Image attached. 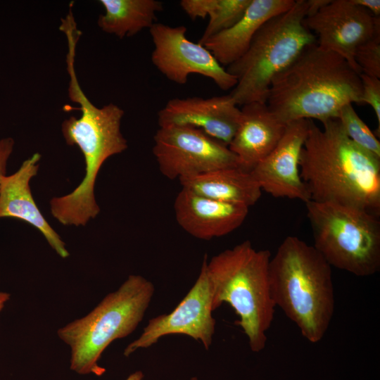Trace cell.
Wrapping results in <instances>:
<instances>
[{"label":"cell","mask_w":380,"mask_h":380,"mask_svg":"<svg viewBox=\"0 0 380 380\" xmlns=\"http://www.w3.org/2000/svg\"><path fill=\"white\" fill-rule=\"evenodd\" d=\"M309 120L300 174L310 201L336 203L380 216V158L354 144L338 119Z\"/></svg>","instance_id":"1"},{"label":"cell","mask_w":380,"mask_h":380,"mask_svg":"<svg viewBox=\"0 0 380 380\" xmlns=\"http://www.w3.org/2000/svg\"><path fill=\"white\" fill-rule=\"evenodd\" d=\"M360 75L344 58L316 43L274 77L266 103L286 124L303 119L324 123L337 119L348 103L362 104Z\"/></svg>","instance_id":"2"},{"label":"cell","mask_w":380,"mask_h":380,"mask_svg":"<svg viewBox=\"0 0 380 380\" xmlns=\"http://www.w3.org/2000/svg\"><path fill=\"white\" fill-rule=\"evenodd\" d=\"M76 52L69 50L66 56L67 71L70 77L68 96L80 105V118L65 120L62 134L68 145H77L84 156L85 175L81 183L70 194L58 196L56 207L68 221L86 224L100 212L94 195L99 172L110 157L125 151L127 141L121 129L124 110L114 103L102 108L93 104L82 91L77 80L75 59Z\"/></svg>","instance_id":"3"},{"label":"cell","mask_w":380,"mask_h":380,"mask_svg":"<svg viewBox=\"0 0 380 380\" xmlns=\"http://www.w3.org/2000/svg\"><path fill=\"white\" fill-rule=\"evenodd\" d=\"M269 277L275 305L308 341H320L334 312L331 265L313 246L289 236L271 257Z\"/></svg>","instance_id":"4"},{"label":"cell","mask_w":380,"mask_h":380,"mask_svg":"<svg viewBox=\"0 0 380 380\" xmlns=\"http://www.w3.org/2000/svg\"><path fill=\"white\" fill-rule=\"evenodd\" d=\"M270 259L268 250H256L247 240L214 255L205 264L213 310L224 303L230 305L239 318L236 324L255 353L265 348L276 307L270 284Z\"/></svg>","instance_id":"5"},{"label":"cell","mask_w":380,"mask_h":380,"mask_svg":"<svg viewBox=\"0 0 380 380\" xmlns=\"http://www.w3.org/2000/svg\"><path fill=\"white\" fill-rule=\"evenodd\" d=\"M154 291L151 281L130 274L90 312L61 327L57 334L70 349V369L81 375H103L106 369L99 365L102 353L113 341L134 331Z\"/></svg>","instance_id":"6"},{"label":"cell","mask_w":380,"mask_h":380,"mask_svg":"<svg viewBox=\"0 0 380 380\" xmlns=\"http://www.w3.org/2000/svg\"><path fill=\"white\" fill-rule=\"evenodd\" d=\"M306 16V0H295L288 11L265 22L246 53L227 66L236 79L229 95L237 106L266 103L274 77L316 44L315 35L304 25Z\"/></svg>","instance_id":"7"},{"label":"cell","mask_w":380,"mask_h":380,"mask_svg":"<svg viewBox=\"0 0 380 380\" xmlns=\"http://www.w3.org/2000/svg\"><path fill=\"white\" fill-rule=\"evenodd\" d=\"M315 248L337 269L357 277L380 270V220L363 209L336 203H305Z\"/></svg>","instance_id":"8"},{"label":"cell","mask_w":380,"mask_h":380,"mask_svg":"<svg viewBox=\"0 0 380 380\" xmlns=\"http://www.w3.org/2000/svg\"><path fill=\"white\" fill-rule=\"evenodd\" d=\"M153 141V153L160 172L170 179L179 180L218 169L241 167L237 157L227 145L196 128L159 127Z\"/></svg>","instance_id":"9"},{"label":"cell","mask_w":380,"mask_h":380,"mask_svg":"<svg viewBox=\"0 0 380 380\" xmlns=\"http://www.w3.org/2000/svg\"><path fill=\"white\" fill-rule=\"evenodd\" d=\"M184 25L172 27L156 23L149 29L154 49L151 61L169 80L179 84L187 82L191 74L211 79L222 90L233 89L236 79L221 65L200 43L186 37Z\"/></svg>","instance_id":"10"},{"label":"cell","mask_w":380,"mask_h":380,"mask_svg":"<svg viewBox=\"0 0 380 380\" xmlns=\"http://www.w3.org/2000/svg\"><path fill=\"white\" fill-rule=\"evenodd\" d=\"M205 254L198 277L187 294L168 314L158 315L148 320L141 334L128 344L123 355L129 357L138 349L147 348L167 335L182 334L202 343L208 350L215 331L213 317L212 298L205 264Z\"/></svg>","instance_id":"11"},{"label":"cell","mask_w":380,"mask_h":380,"mask_svg":"<svg viewBox=\"0 0 380 380\" xmlns=\"http://www.w3.org/2000/svg\"><path fill=\"white\" fill-rule=\"evenodd\" d=\"M303 23L315 35L319 48L338 53L360 74L354 59L356 49L380 32V18L350 0H331Z\"/></svg>","instance_id":"12"},{"label":"cell","mask_w":380,"mask_h":380,"mask_svg":"<svg viewBox=\"0 0 380 380\" xmlns=\"http://www.w3.org/2000/svg\"><path fill=\"white\" fill-rule=\"evenodd\" d=\"M309 120L287 123L273 151L251 171L262 191L275 198L308 203L311 200L300 174L301 150L307 138Z\"/></svg>","instance_id":"13"},{"label":"cell","mask_w":380,"mask_h":380,"mask_svg":"<svg viewBox=\"0 0 380 380\" xmlns=\"http://www.w3.org/2000/svg\"><path fill=\"white\" fill-rule=\"evenodd\" d=\"M241 109L229 94L210 98L172 99L158 113L159 127L188 126L198 129L226 145L239 125Z\"/></svg>","instance_id":"14"},{"label":"cell","mask_w":380,"mask_h":380,"mask_svg":"<svg viewBox=\"0 0 380 380\" xmlns=\"http://www.w3.org/2000/svg\"><path fill=\"white\" fill-rule=\"evenodd\" d=\"M174 210L178 224L185 232L208 241L239 227L249 208L206 198L182 188L175 198Z\"/></svg>","instance_id":"15"},{"label":"cell","mask_w":380,"mask_h":380,"mask_svg":"<svg viewBox=\"0 0 380 380\" xmlns=\"http://www.w3.org/2000/svg\"><path fill=\"white\" fill-rule=\"evenodd\" d=\"M40 159L41 155L35 153L24 160L16 172L2 178L0 183V218H15L32 225L44 235L58 255L66 258L70 253L65 243L42 214L30 187V180L37 175Z\"/></svg>","instance_id":"16"},{"label":"cell","mask_w":380,"mask_h":380,"mask_svg":"<svg viewBox=\"0 0 380 380\" xmlns=\"http://www.w3.org/2000/svg\"><path fill=\"white\" fill-rule=\"evenodd\" d=\"M238 128L228 145L237 157L240 167L251 171L276 147L286 125L267 103L253 102L242 106Z\"/></svg>","instance_id":"17"},{"label":"cell","mask_w":380,"mask_h":380,"mask_svg":"<svg viewBox=\"0 0 380 380\" xmlns=\"http://www.w3.org/2000/svg\"><path fill=\"white\" fill-rule=\"evenodd\" d=\"M295 0H251L243 15L234 25L206 39L203 45L222 66L240 58L260 27L288 11Z\"/></svg>","instance_id":"18"},{"label":"cell","mask_w":380,"mask_h":380,"mask_svg":"<svg viewBox=\"0 0 380 380\" xmlns=\"http://www.w3.org/2000/svg\"><path fill=\"white\" fill-rule=\"evenodd\" d=\"M179 181L182 188L200 196L248 208L258 201L262 194L251 172L241 167L218 169Z\"/></svg>","instance_id":"19"},{"label":"cell","mask_w":380,"mask_h":380,"mask_svg":"<svg viewBox=\"0 0 380 380\" xmlns=\"http://www.w3.org/2000/svg\"><path fill=\"white\" fill-rule=\"evenodd\" d=\"M105 13L99 16L98 26L105 32L123 39L132 37L156 23V13L163 10L157 0H100Z\"/></svg>","instance_id":"20"},{"label":"cell","mask_w":380,"mask_h":380,"mask_svg":"<svg viewBox=\"0 0 380 380\" xmlns=\"http://www.w3.org/2000/svg\"><path fill=\"white\" fill-rule=\"evenodd\" d=\"M251 0H182L179 5L191 19L209 21L198 43L234 25L243 15Z\"/></svg>","instance_id":"21"},{"label":"cell","mask_w":380,"mask_h":380,"mask_svg":"<svg viewBox=\"0 0 380 380\" xmlns=\"http://www.w3.org/2000/svg\"><path fill=\"white\" fill-rule=\"evenodd\" d=\"M337 119L348 137L357 146L380 158V142L365 122L348 103L340 110Z\"/></svg>","instance_id":"22"},{"label":"cell","mask_w":380,"mask_h":380,"mask_svg":"<svg viewBox=\"0 0 380 380\" xmlns=\"http://www.w3.org/2000/svg\"><path fill=\"white\" fill-rule=\"evenodd\" d=\"M354 59L360 74L380 78V32L356 49Z\"/></svg>","instance_id":"23"},{"label":"cell","mask_w":380,"mask_h":380,"mask_svg":"<svg viewBox=\"0 0 380 380\" xmlns=\"http://www.w3.org/2000/svg\"><path fill=\"white\" fill-rule=\"evenodd\" d=\"M362 82V103L369 104L374 110L378 122V130L380 133V79L360 74Z\"/></svg>","instance_id":"24"},{"label":"cell","mask_w":380,"mask_h":380,"mask_svg":"<svg viewBox=\"0 0 380 380\" xmlns=\"http://www.w3.org/2000/svg\"><path fill=\"white\" fill-rule=\"evenodd\" d=\"M15 141L11 137L0 139V183L2 178L6 175V165L14 148Z\"/></svg>","instance_id":"25"},{"label":"cell","mask_w":380,"mask_h":380,"mask_svg":"<svg viewBox=\"0 0 380 380\" xmlns=\"http://www.w3.org/2000/svg\"><path fill=\"white\" fill-rule=\"evenodd\" d=\"M354 4L368 11L374 17L380 18L379 0H350Z\"/></svg>","instance_id":"26"},{"label":"cell","mask_w":380,"mask_h":380,"mask_svg":"<svg viewBox=\"0 0 380 380\" xmlns=\"http://www.w3.org/2000/svg\"><path fill=\"white\" fill-rule=\"evenodd\" d=\"M331 0H308L307 16L310 17L317 13L322 8L327 5Z\"/></svg>","instance_id":"27"},{"label":"cell","mask_w":380,"mask_h":380,"mask_svg":"<svg viewBox=\"0 0 380 380\" xmlns=\"http://www.w3.org/2000/svg\"><path fill=\"white\" fill-rule=\"evenodd\" d=\"M10 294L4 291H0V312L4 309L6 303L10 299Z\"/></svg>","instance_id":"28"},{"label":"cell","mask_w":380,"mask_h":380,"mask_svg":"<svg viewBox=\"0 0 380 380\" xmlns=\"http://www.w3.org/2000/svg\"><path fill=\"white\" fill-rule=\"evenodd\" d=\"M144 376L143 372L139 370L129 375L126 380H143Z\"/></svg>","instance_id":"29"},{"label":"cell","mask_w":380,"mask_h":380,"mask_svg":"<svg viewBox=\"0 0 380 380\" xmlns=\"http://www.w3.org/2000/svg\"><path fill=\"white\" fill-rule=\"evenodd\" d=\"M191 380H198L197 377L194 376L191 379Z\"/></svg>","instance_id":"30"}]
</instances>
